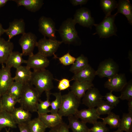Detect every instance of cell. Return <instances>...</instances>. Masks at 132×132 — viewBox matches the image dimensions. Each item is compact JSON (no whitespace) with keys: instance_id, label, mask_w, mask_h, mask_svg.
I'll use <instances>...</instances> for the list:
<instances>
[{"instance_id":"cell-1","label":"cell","mask_w":132,"mask_h":132,"mask_svg":"<svg viewBox=\"0 0 132 132\" xmlns=\"http://www.w3.org/2000/svg\"><path fill=\"white\" fill-rule=\"evenodd\" d=\"M54 79L53 74L48 70L33 71L30 83L41 96L44 92L50 91L53 88Z\"/></svg>"},{"instance_id":"cell-2","label":"cell","mask_w":132,"mask_h":132,"mask_svg":"<svg viewBox=\"0 0 132 132\" xmlns=\"http://www.w3.org/2000/svg\"><path fill=\"white\" fill-rule=\"evenodd\" d=\"M40 96L35 88L30 83L24 84L20 99L21 107L29 112H37Z\"/></svg>"},{"instance_id":"cell-3","label":"cell","mask_w":132,"mask_h":132,"mask_svg":"<svg viewBox=\"0 0 132 132\" xmlns=\"http://www.w3.org/2000/svg\"><path fill=\"white\" fill-rule=\"evenodd\" d=\"M76 24L71 18H68L62 22L57 30L62 43L75 45L81 44V41L76 29Z\"/></svg>"},{"instance_id":"cell-4","label":"cell","mask_w":132,"mask_h":132,"mask_svg":"<svg viewBox=\"0 0 132 132\" xmlns=\"http://www.w3.org/2000/svg\"><path fill=\"white\" fill-rule=\"evenodd\" d=\"M80 103L81 99L70 91L62 95L61 104L58 113L62 117L74 115L78 110Z\"/></svg>"},{"instance_id":"cell-5","label":"cell","mask_w":132,"mask_h":132,"mask_svg":"<svg viewBox=\"0 0 132 132\" xmlns=\"http://www.w3.org/2000/svg\"><path fill=\"white\" fill-rule=\"evenodd\" d=\"M118 14L116 12L105 16L102 21L98 24H96V32L93 34H97L100 38H107L113 35L117 36V28L114 23L115 17Z\"/></svg>"},{"instance_id":"cell-6","label":"cell","mask_w":132,"mask_h":132,"mask_svg":"<svg viewBox=\"0 0 132 132\" xmlns=\"http://www.w3.org/2000/svg\"><path fill=\"white\" fill-rule=\"evenodd\" d=\"M119 71L118 64L113 59L109 58L100 63L96 70V74L100 78H108L118 74Z\"/></svg>"},{"instance_id":"cell-7","label":"cell","mask_w":132,"mask_h":132,"mask_svg":"<svg viewBox=\"0 0 132 132\" xmlns=\"http://www.w3.org/2000/svg\"><path fill=\"white\" fill-rule=\"evenodd\" d=\"M62 43L61 41L47 39L44 37L37 42L38 52L47 57L54 56Z\"/></svg>"},{"instance_id":"cell-8","label":"cell","mask_w":132,"mask_h":132,"mask_svg":"<svg viewBox=\"0 0 132 132\" xmlns=\"http://www.w3.org/2000/svg\"><path fill=\"white\" fill-rule=\"evenodd\" d=\"M37 43V37L34 34L29 32L22 34L19 40V43L21 47L23 56H29L33 55Z\"/></svg>"},{"instance_id":"cell-9","label":"cell","mask_w":132,"mask_h":132,"mask_svg":"<svg viewBox=\"0 0 132 132\" xmlns=\"http://www.w3.org/2000/svg\"><path fill=\"white\" fill-rule=\"evenodd\" d=\"M39 31L44 37L56 40L55 23L51 18L42 16L38 20Z\"/></svg>"},{"instance_id":"cell-10","label":"cell","mask_w":132,"mask_h":132,"mask_svg":"<svg viewBox=\"0 0 132 132\" xmlns=\"http://www.w3.org/2000/svg\"><path fill=\"white\" fill-rule=\"evenodd\" d=\"M73 19L76 24L78 23L83 27L90 29L96 24L90 11L86 7L81 8L77 10Z\"/></svg>"},{"instance_id":"cell-11","label":"cell","mask_w":132,"mask_h":132,"mask_svg":"<svg viewBox=\"0 0 132 132\" xmlns=\"http://www.w3.org/2000/svg\"><path fill=\"white\" fill-rule=\"evenodd\" d=\"M103 97L99 90L94 87L86 92L82 97V103L88 108H95L103 100Z\"/></svg>"},{"instance_id":"cell-12","label":"cell","mask_w":132,"mask_h":132,"mask_svg":"<svg viewBox=\"0 0 132 132\" xmlns=\"http://www.w3.org/2000/svg\"><path fill=\"white\" fill-rule=\"evenodd\" d=\"M50 63L47 57L38 52L29 56L26 64L30 69L37 71L46 69Z\"/></svg>"},{"instance_id":"cell-13","label":"cell","mask_w":132,"mask_h":132,"mask_svg":"<svg viewBox=\"0 0 132 132\" xmlns=\"http://www.w3.org/2000/svg\"><path fill=\"white\" fill-rule=\"evenodd\" d=\"M127 82L125 74L118 73L108 78L104 86L110 91L120 92Z\"/></svg>"},{"instance_id":"cell-14","label":"cell","mask_w":132,"mask_h":132,"mask_svg":"<svg viewBox=\"0 0 132 132\" xmlns=\"http://www.w3.org/2000/svg\"><path fill=\"white\" fill-rule=\"evenodd\" d=\"M14 81L11 76V68L4 64L0 69V96L7 93L9 88Z\"/></svg>"},{"instance_id":"cell-15","label":"cell","mask_w":132,"mask_h":132,"mask_svg":"<svg viewBox=\"0 0 132 132\" xmlns=\"http://www.w3.org/2000/svg\"><path fill=\"white\" fill-rule=\"evenodd\" d=\"M74 115L86 123H88L93 124L98 121V119L101 118L95 108L78 110Z\"/></svg>"},{"instance_id":"cell-16","label":"cell","mask_w":132,"mask_h":132,"mask_svg":"<svg viewBox=\"0 0 132 132\" xmlns=\"http://www.w3.org/2000/svg\"><path fill=\"white\" fill-rule=\"evenodd\" d=\"M25 33V24L22 19H15L9 23V27L5 29V33L8 37V40L18 34L22 35Z\"/></svg>"},{"instance_id":"cell-17","label":"cell","mask_w":132,"mask_h":132,"mask_svg":"<svg viewBox=\"0 0 132 132\" xmlns=\"http://www.w3.org/2000/svg\"><path fill=\"white\" fill-rule=\"evenodd\" d=\"M96 76V71L89 64L84 69L74 74L71 80L81 82H92Z\"/></svg>"},{"instance_id":"cell-18","label":"cell","mask_w":132,"mask_h":132,"mask_svg":"<svg viewBox=\"0 0 132 132\" xmlns=\"http://www.w3.org/2000/svg\"><path fill=\"white\" fill-rule=\"evenodd\" d=\"M14 44L10 41L0 37V64H5L9 56L13 51Z\"/></svg>"},{"instance_id":"cell-19","label":"cell","mask_w":132,"mask_h":132,"mask_svg":"<svg viewBox=\"0 0 132 132\" xmlns=\"http://www.w3.org/2000/svg\"><path fill=\"white\" fill-rule=\"evenodd\" d=\"M15 76L13 77L14 81L23 84L30 83L32 73L29 67L21 66L16 69Z\"/></svg>"},{"instance_id":"cell-20","label":"cell","mask_w":132,"mask_h":132,"mask_svg":"<svg viewBox=\"0 0 132 132\" xmlns=\"http://www.w3.org/2000/svg\"><path fill=\"white\" fill-rule=\"evenodd\" d=\"M94 87V85L92 82H81L77 81H74L70 87L71 91L77 98L81 99L86 91Z\"/></svg>"},{"instance_id":"cell-21","label":"cell","mask_w":132,"mask_h":132,"mask_svg":"<svg viewBox=\"0 0 132 132\" xmlns=\"http://www.w3.org/2000/svg\"><path fill=\"white\" fill-rule=\"evenodd\" d=\"M116 13H121L127 18L128 23L132 25V5L128 0H120L118 2Z\"/></svg>"},{"instance_id":"cell-22","label":"cell","mask_w":132,"mask_h":132,"mask_svg":"<svg viewBox=\"0 0 132 132\" xmlns=\"http://www.w3.org/2000/svg\"><path fill=\"white\" fill-rule=\"evenodd\" d=\"M17 124L27 123L31 120V114L30 112L21 107L15 108L11 113Z\"/></svg>"},{"instance_id":"cell-23","label":"cell","mask_w":132,"mask_h":132,"mask_svg":"<svg viewBox=\"0 0 132 132\" xmlns=\"http://www.w3.org/2000/svg\"><path fill=\"white\" fill-rule=\"evenodd\" d=\"M38 117L47 128H52L63 122L62 117L58 113L44 114L38 115Z\"/></svg>"},{"instance_id":"cell-24","label":"cell","mask_w":132,"mask_h":132,"mask_svg":"<svg viewBox=\"0 0 132 132\" xmlns=\"http://www.w3.org/2000/svg\"><path fill=\"white\" fill-rule=\"evenodd\" d=\"M18 6H23L28 11L35 12L39 11L44 4L42 0H13Z\"/></svg>"},{"instance_id":"cell-25","label":"cell","mask_w":132,"mask_h":132,"mask_svg":"<svg viewBox=\"0 0 132 132\" xmlns=\"http://www.w3.org/2000/svg\"><path fill=\"white\" fill-rule=\"evenodd\" d=\"M68 117L69 121L68 125L72 132H89V129L87 126L86 123L80 121L74 115Z\"/></svg>"},{"instance_id":"cell-26","label":"cell","mask_w":132,"mask_h":132,"mask_svg":"<svg viewBox=\"0 0 132 132\" xmlns=\"http://www.w3.org/2000/svg\"><path fill=\"white\" fill-rule=\"evenodd\" d=\"M22 53L18 51H13L10 54L5 63V66L11 68L17 69L22 64H26V60L23 59Z\"/></svg>"},{"instance_id":"cell-27","label":"cell","mask_w":132,"mask_h":132,"mask_svg":"<svg viewBox=\"0 0 132 132\" xmlns=\"http://www.w3.org/2000/svg\"><path fill=\"white\" fill-rule=\"evenodd\" d=\"M6 127L15 128L17 124L11 113L1 109L0 110V129Z\"/></svg>"},{"instance_id":"cell-28","label":"cell","mask_w":132,"mask_h":132,"mask_svg":"<svg viewBox=\"0 0 132 132\" xmlns=\"http://www.w3.org/2000/svg\"><path fill=\"white\" fill-rule=\"evenodd\" d=\"M2 109L11 113L15 109V106L19 102L20 99L14 98L7 93L3 95L1 97Z\"/></svg>"},{"instance_id":"cell-29","label":"cell","mask_w":132,"mask_h":132,"mask_svg":"<svg viewBox=\"0 0 132 132\" xmlns=\"http://www.w3.org/2000/svg\"><path fill=\"white\" fill-rule=\"evenodd\" d=\"M88 64V58L81 54L76 58L75 61L72 65L69 70L74 74L84 69Z\"/></svg>"},{"instance_id":"cell-30","label":"cell","mask_w":132,"mask_h":132,"mask_svg":"<svg viewBox=\"0 0 132 132\" xmlns=\"http://www.w3.org/2000/svg\"><path fill=\"white\" fill-rule=\"evenodd\" d=\"M118 129L123 132H132V113H123Z\"/></svg>"},{"instance_id":"cell-31","label":"cell","mask_w":132,"mask_h":132,"mask_svg":"<svg viewBox=\"0 0 132 132\" xmlns=\"http://www.w3.org/2000/svg\"><path fill=\"white\" fill-rule=\"evenodd\" d=\"M27 123L31 132H45L47 128L38 117L31 120Z\"/></svg>"},{"instance_id":"cell-32","label":"cell","mask_w":132,"mask_h":132,"mask_svg":"<svg viewBox=\"0 0 132 132\" xmlns=\"http://www.w3.org/2000/svg\"><path fill=\"white\" fill-rule=\"evenodd\" d=\"M24 84L14 81L7 93L15 98L19 99L23 91Z\"/></svg>"},{"instance_id":"cell-33","label":"cell","mask_w":132,"mask_h":132,"mask_svg":"<svg viewBox=\"0 0 132 132\" xmlns=\"http://www.w3.org/2000/svg\"><path fill=\"white\" fill-rule=\"evenodd\" d=\"M46 97V100L44 101L40 100L37 106V112L38 115L47 114L50 112V110L49 109L50 106L51 102L49 100L50 96L51 94L50 91L45 92Z\"/></svg>"},{"instance_id":"cell-34","label":"cell","mask_w":132,"mask_h":132,"mask_svg":"<svg viewBox=\"0 0 132 132\" xmlns=\"http://www.w3.org/2000/svg\"><path fill=\"white\" fill-rule=\"evenodd\" d=\"M103 122L106 125H108L111 128H116L119 127L121 119L119 115L111 111L107 116L105 118H101Z\"/></svg>"},{"instance_id":"cell-35","label":"cell","mask_w":132,"mask_h":132,"mask_svg":"<svg viewBox=\"0 0 132 132\" xmlns=\"http://www.w3.org/2000/svg\"><path fill=\"white\" fill-rule=\"evenodd\" d=\"M118 2L115 0H101L100 6L105 16L111 14V12L117 8Z\"/></svg>"},{"instance_id":"cell-36","label":"cell","mask_w":132,"mask_h":132,"mask_svg":"<svg viewBox=\"0 0 132 132\" xmlns=\"http://www.w3.org/2000/svg\"><path fill=\"white\" fill-rule=\"evenodd\" d=\"M51 94L55 96V99L51 102V109L50 112L51 114H57L61 105L62 95L60 92L51 93Z\"/></svg>"},{"instance_id":"cell-37","label":"cell","mask_w":132,"mask_h":132,"mask_svg":"<svg viewBox=\"0 0 132 132\" xmlns=\"http://www.w3.org/2000/svg\"><path fill=\"white\" fill-rule=\"evenodd\" d=\"M121 95L119 98L124 100L128 101L132 99V80L127 82L121 91Z\"/></svg>"},{"instance_id":"cell-38","label":"cell","mask_w":132,"mask_h":132,"mask_svg":"<svg viewBox=\"0 0 132 132\" xmlns=\"http://www.w3.org/2000/svg\"><path fill=\"white\" fill-rule=\"evenodd\" d=\"M97 107L96 109L97 112L100 116L108 114L114 108V107L107 101L103 100L101 101Z\"/></svg>"},{"instance_id":"cell-39","label":"cell","mask_w":132,"mask_h":132,"mask_svg":"<svg viewBox=\"0 0 132 132\" xmlns=\"http://www.w3.org/2000/svg\"><path fill=\"white\" fill-rule=\"evenodd\" d=\"M54 57L58 59L61 64L66 66L73 64L76 59V58L71 55L69 52L60 57H58L55 55L54 56Z\"/></svg>"},{"instance_id":"cell-40","label":"cell","mask_w":132,"mask_h":132,"mask_svg":"<svg viewBox=\"0 0 132 132\" xmlns=\"http://www.w3.org/2000/svg\"><path fill=\"white\" fill-rule=\"evenodd\" d=\"M89 129V132H109V129L103 121H97Z\"/></svg>"},{"instance_id":"cell-41","label":"cell","mask_w":132,"mask_h":132,"mask_svg":"<svg viewBox=\"0 0 132 132\" xmlns=\"http://www.w3.org/2000/svg\"><path fill=\"white\" fill-rule=\"evenodd\" d=\"M112 93V91H110L106 93L104 97L106 101L114 107L116 106L120 102L119 97L116 96Z\"/></svg>"},{"instance_id":"cell-42","label":"cell","mask_w":132,"mask_h":132,"mask_svg":"<svg viewBox=\"0 0 132 132\" xmlns=\"http://www.w3.org/2000/svg\"><path fill=\"white\" fill-rule=\"evenodd\" d=\"M68 125L63 122L50 128L49 132H69Z\"/></svg>"},{"instance_id":"cell-43","label":"cell","mask_w":132,"mask_h":132,"mask_svg":"<svg viewBox=\"0 0 132 132\" xmlns=\"http://www.w3.org/2000/svg\"><path fill=\"white\" fill-rule=\"evenodd\" d=\"M56 80L58 81L57 88L60 91L66 90L71 87L70 82L72 80L64 78L60 80Z\"/></svg>"},{"instance_id":"cell-44","label":"cell","mask_w":132,"mask_h":132,"mask_svg":"<svg viewBox=\"0 0 132 132\" xmlns=\"http://www.w3.org/2000/svg\"><path fill=\"white\" fill-rule=\"evenodd\" d=\"M20 132H31L27 123H22L18 124Z\"/></svg>"},{"instance_id":"cell-45","label":"cell","mask_w":132,"mask_h":132,"mask_svg":"<svg viewBox=\"0 0 132 132\" xmlns=\"http://www.w3.org/2000/svg\"><path fill=\"white\" fill-rule=\"evenodd\" d=\"M88 0H70V2L73 6L82 5L86 4Z\"/></svg>"},{"instance_id":"cell-46","label":"cell","mask_w":132,"mask_h":132,"mask_svg":"<svg viewBox=\"0 0 132 132\" xmlns=\"http://www.w3.org/2000/svg\"><path fill=\"white\" fill-rule=\"evenodd\" d=\"M128 58L129 59L130 61V71L132 73V52L131 50H130L128 52Z\"/></svg>"},{"instance_id":"cell-47","label":"cell","mask_w":132,"mask_h":132,"mask_svg":"<svg viewBox=\"0 0 132 132\" xmlns=\"http://www.w3.org/2000/svg\"><path fill=\"white\" fill-rule=\"evenodd\" d=\"M128 101V112L132 113V99L129 100Z\"/></svg>"},{"instance_id":"cell-48","label":"cell","mask_w":132,"mask_h":132,"mask_svg":"<svg viewBox=\"0 0 132 132\" xmlns=\"http://www.w3.org/2000/svg\"><path fill=\"white\" fill-rule=\"evenodd\" d=\"M5 29H4L2 24L0 23V37L1 36L5 33Z\"/></svg>"},{"instance_id":"cell-49","label":"cell","mask_w":132,"mask_h":132,"mask_svg":"<svg viewBox=\"0 0 132 132\" xmlns=\"http://www.w3.org/2000/svg\"><path fill=\"white\" fill-rule=\"evenodd\" d=\"M9 1L8 0H0V8L4 6Z\"/></svg>"},{"instance_id":"cell-50","label":"cell","mask_w":132,"mask_h":132,"mask_svg":"<svg viewBox=\"0 0 132 132\" xmlns=\"http://www.w3.org/2000/svg\"><path fill=\"white\" fill-rule=\"evenodd\" d=\"M1 97L0 96V110L2 109Z\"/></svg>"},{"instance_id":"cell-51","label":"cell","mask_w":132,"mask_h":132,"mask_svg":"<svg viewBox=\"0 0 132 132\" xmlns=\"http://www.w3.org/2000/svg\"><path fill=\"white\" fill-rule=\"evenodd\" d=\"M123 132V131L118 129L116 131H114L113 132Z\"/></svg>"},{"instance_id":"cell-52","label":"cell","mask_w":132,"mask_h":132,"mask_svg":"<svg viewBox=\"0 0 132 132\" xmlns=\"http://www.w3.org/2000/svg\"><path fill=\"white\" fill-rule=\"evenodd\" d=\"M6 132H10L9 131V130H7L6 128Z\"/></svg>"},{"instance_id":"cell-53","label":"cell","mask_w":132,"mask_h":132,"mask_svg":"<svg viewBox=\"0 0 132 132\" xmlns=\"http://www.w3.org/2000/svg\"><path fill=\"white\" fill-rule=\"evenodd\" d=\"M1 130L0 129V132H1Z\"/></svg>"}]
</instances>
